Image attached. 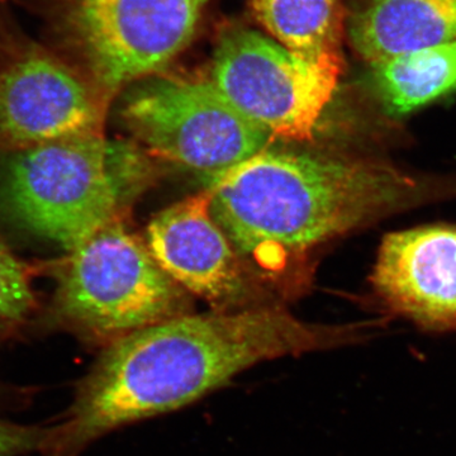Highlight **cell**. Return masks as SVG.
I'll return each instance as SVG.
<instances>
[{"label":"cell","instance_id":"cell-7","mask_svg":"<svg viewBox=\"0 0 456 456\" xmlns=\"http://www.w3.org/2000/svg\"><path fill=\"white\" fill-rule=\"evenodd\" d=\"M342 73V57L311 60L248 28L224 32L209 80L273 137L314 140Z\"/></svg>","mask_w":456,"mask_h":456},{"label":"cell","instance_id":"cell-1","mask_svg":"<svg viewBox=\"0 0 456 456\" xmlns=\"http://www.w3.org/2000/svg\"><path fill=\"white\" fill-rule=\"evenodd\" d=\"M368 325H317L275 305L169 318L104 347L84 377L53 456H77L110 432L175 412L242 371L368 338Z\"/></svg>","mask_w":456,"mask_h":456},{"label":"cell","instance_id":"cell-8","mask_svg":"<svg viewBox=\"0 0 456 456\" xmlns=\"http://www.w3.org/2000/svg\"><path fill=\"white\" fill-rule=\"evenodd\" d=\"M104 104L90 80L61 57L28 47L0 73V142L18 151L102 134Z\"/></svg>","mask_w":456,"mask_h":456},{"label":"cell","instance_id":"cell-2","mask_svg":"<svg viewBox=\"0 0 456 456\" xmlns=\"http://www.w3.org/2000/svg\"><path fill=\"white\" fill-rule=\"evenodd\" d=\"M203 182L236 253L270 277L317 246L435 193L380 161L269 147Z\"/></svg>","mask_w":456,"mask_h":456},{"label":"cell","instance_id":"cell-10","mask_svg":"<svg viewBox=\"0 0 456 456\" xmlns=\"http://www.w3.org/2000/svg\"><path fill=\"white\" fill-rule=\"evenodd\" d=\"M371 284L393 314L432 331L456 329V227L425 226L383 239Z\"/></svg>","mask_w":456,"mask_h":456},{"label":"cell","instance_id":"cell-6","mask_svg":"<svg viewBox=\"0 0 456 456\" xmlns=\"http://www.w3.org/2000/svg\"><path fill=\"white\" fill-rule=\"evenodd\" d=\"M122 118L147 151L206 176L268 149V131L209 79L152 77L125 99Z\"/></svg>","mask_w":456,"mask_h":456},{"label":"cell","instance_id":"cell-14","mask_svg":"<svg viewBox=\"0 0 456 456\" xmlns=\"http://www.w3.org/2000/svg\"><path fill=\"white\" fill-rule=\"evenodd\" d=\"M33 305L28 266L0 240V334L25 320Z\"/></svg>","mask_w":456,"mask_h":456},{"label":"cell","instance_id":"cell-9","mask_svg":"<svg viewBox=\"0 0 456 456\" xmlns=\"http://www.w3.org/2000/svg\"><path fill=\"white\" fill-rule=\"evenodd\" d=\"M145 242L175 283L215 311L251 308L246 305L251 296L244 261L213 217L208 191L158 213L147 226Z\"/></svg>","mask_w":456,"mask_h":456},{"label":"cell","instance_id":"cell-5","mask_svg":"<svg viewBox=\"0 0 456 456\" xmlns=\"http://www.w3.org/2000/svg\"><path fill=\"white\" fill-rule=\"evenodd\" d=\"M204 5L206 0H64L57 23L107 103L187 49Z\"/></svg>","mask_w":456,"mask_h":456},{"label":"cell","instance_id":"cell-3","mask_svg":"<svg viewBox=\"0 0 456 456\" xmlns=\"http://www.w3.org/2000/svg\"><path fill=\"white\" fill-rule=\"evenodd\" d=\"M152 175L139 146L92 134L14 151L4 196L26 230L70 251L121 220Z\"/></svg>","mask_w":456,"mask_h":456},{"label":"cell","instance_id":"cell-11","mask_svg":"<svg viewBox=\"0 0 456 456\" xmlns=\"http://www.w3.org/2000/svg\"><path fill=\"white\" fill-rule=\"evenodd\" d=\"M369 64L456 41V0H360L347 23Z\"/></svg>","mask_w":456,"mask_h":456},{"label":"cell","instance_id":"cell-15","mask_svg":"<svg viewBox=\"0 0 456 456\" xmlns=\"http://www.w3.org/2000/svg\"><path fill=\"white\" fill-rule=\"evenodd\" d=\"M53 435L55 428L14 424L0 417V456H20L36 450L50 449Z\"/></svg>","mask_w":456,"mask_h":456},{"label":"cell","instance_id":"cell-4","mask_svg":"<svg viewBox=\"0 0 456 456\" xmlns=\"http://www.w3.org/2000/svg\"><path fill=\"white\" fill-rule=\"evenodd\" d=\"M56 308L64 325L104 347L169 318L188 314L185 290L160 268L145 240L121 220L69 251Z\"/></svg>","mask_w":456,"mask_h":456},{"label":"cell","instance_id":"cell-12","mask_svg":"<svg viewBox=\"0 0 456 456\" xmlns=\"http://www.w3.org/2000/svg\"><path fill=\"white\" fill-rule=\"evenodd\" d=\"M371 71L386 110L403 116L456 92V41L392 57Z\"/></svg>","mask_w":456,"mask_h":456},{"label":"cell","instance_id":"cell-13","mask_svg":"<svg viewBox=\"0 0 456 456\" xmlns=\"http://www.w3.org/2000/svg\"><path fill=\"white\" fill-rule=\"evenodd\" d=\"M260 25L285 49L311 60L338 59L344 0H251Z\"/></svg>","mask_w":456,"mask_h":456}]
</instances>
